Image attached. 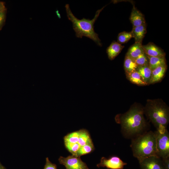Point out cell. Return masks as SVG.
I'll return each instance as SVG.
<instances>
[{
    "mask_svg": "<svg viewBox=\"0 0 169 169\" xmlns=\"http://www.w3.org/2000/svg\"><path fill=\"white\" fill-rule=\"evenodd\" d=\"M58 160L60 164L64 165L66 169H89L80 157L72 155L66 157L60 156Z\"/></svg>",
    "mask_w": 169,
    "mask_h": 169,
    "instance_id": "obj_6",
    "label": "cell"
},
{
    "mask_svg": "<svg viewBox=\"0 0 169 169\" xmlns=\"http://www.w3.org/2000/svg\"><path fill=\"white\" fill-rule=\"evenodd\" d=\"M0 169H6L5 167L3 166L0 161Z\"/></svg>",
    "mask_w": 169,
    "mask_h": 169,
    "instance_id": "obj_28",
    "label": "cell"
},
{
    "mask_svg": "<svg viewBox=\"0 0 169 169\" xmlns=\"http://www.w3.org/2000/svg\"><path fill=\"white\" fill-rule=\"evenodd\" d=\"M144 114V107L134 104L126 112L116 116L115 120L120 125L121 133L125 138L132 139L148 131L149 125Z\"/></svg>",
    "mask_w": 169,
    "mask_h": 169,
    "instance_id": "obj_1",
    "label": "cell"
},
{
    "mask_svg": "<svg viewBox=\"0 0 169 169\" xmlns=\"http://www.w3.org/2000/svg\"><path fill=\"white\" fill-rule=\"evenodd\" d=\"M139 163L141 169H166L162 159L157 156L146 158Z\"/></svg>",
    "mask_w": 169,
    "mask_h": 169,
    "instance_id": "obj_8",
    "label": "cell"
},
{
    "mask_svg": "<svg viewBox=\"0 0 169 169\" xmlns=\"http://www.w3.org/2000/svg\"><path fill=\"white\" fill-rule=\"evenodd\" d=\"M136 71L138 72L143 81L149 84L151 75L152 70L149 65L139 66Z\"/></svg>",
    "mask_w": 169,
    "mask_h": 169,
    "instance_id": "obj_14",
    "label": "cell"
},
{
    "mask_svg": "<svg viewBox=\"0 0 169 169\" xmlns=\"http://www.w3.org/2000/svg\"><path fill=\"white\" fill-rule=\"evenodd\" d=\"M105 6L96 11L94 18L92 19L85 18L79 19L72 13L69 4H67L65 5L67 17L68 19L72 23L73 28L75 32L77 37L82 38L83 36L86 37L93 40L98 46H102L98 34L95 32L94 30V24L100 12Z\"/></svg>",
    "mask_w": 169,
    "mask_h": 169,
    "instance_id": "obj_2",
    "label": "cell"
},
{
    "mask_svg": "<svg viewBox=\"0 0 169 169\" xmlns=\"http://www.w3.org/2000/svg\"><path fill=\"white\" fill-rule=\"evenodd\" d=\"M144 52L150 57H165L164 51L152 43L150 42L146 45H142Z\"/></svg>",
    "mask_w": 169,
    "mask_h": 169,
    "instance_id": "obj_9",
    "label": "cell"
},
{
    "mask_svg": "<svg viewBox=\"0 0 169 169\" xmlns=\"http://www.w3.org/2000/svg\"><path fill=\"white\" fill-rule=\"evenodd\" d=\"M44 169H57V165L52 163L48 157L46 158V163Z\"/></svg>",
    "mask_w": 169,
    "mask_h": 169,
    "instance_id": "obj_24",
    "label": "cell"
},
{
    "mask_svg": "<svg viewBox=\"0 0 169 169\" xmlns=\"http://www.w3.org/2000/svg\"><path fill=\"white\" fill-rule=\"evenodd\" d=\"M79 134V130L70 133L65 136L64 137V144H78Z\"/></svg>",
    "mask_w": 169,
    "mask_h": 169,
    "instance_id": "obj_20",
    "label": "cell"
},
{
    "mask_svg": "<svg viewBox=\"0 0 169 169\" xmlns=\"http://www.w3.org/2000/svg\"><path fill=\"white\" fill-rule=\"evenodd\" d=\"M130 147L133 156L139 161L151 156H157L155 132L148 131L132 138Z\"/></svg>",
    "mask_w": 169,
    "mask_h": 169,
    "instance_id": "obj_4",
    "label": "cell"
},
{
    "mask_svg": "<svg viewBox=\"0 0 169 169\" xmlns=\"http://www.w3.org/2000/svg\"><path fill=\"white\" fill-rule=\"evenodd\" d=\"M154 132L156 138L157 156L161 158H169V133L167 129Z\"/></svg>",
    "mask_w": 169,
    "mask_h": 169,
    "instance_id": "obj_5",
    "label": "cell"
},
{
    "mask_svg": "<svg viewBox=\"0 0 169 169\" xmlns=\"http://www.w3.org/2000/svg\"><path fill=\"white\" fill-rule=\"evenodd\" d=\"M166 67V65H162L152 70L149 84L155 83L161 81L165 74Z\"/></svg>",
    "mask_w": 169,
    "mask_h": 169,
    "instance_id": "obj_11",
    "label": "cell"
},
{
    "mask_svg": "<svg viewBox=\"0 0 169 169\" xmlns=\"http://www.w3.org/2000/svg\"><path fill=\"white\" fill-rule=\"evenodd\" d=\"M138 66L134 60L126 54L124 62L125 73H129L135 71Z\"/></svg>",
    "mask_w": 169,
    "mask_h": 169,
    "instance_id": "obj_18",
    "label": "cell"
},
{
    "mask_svg": "<svg viewBox=\"0 0 169 169\" xmlns=\"http://www.w3.org/2000/svg\"><path fill=\"white\" fill-rule=\"evenodd\" d=\"M130 19L133 27L146 24L143 15L134 6L132 9Z\"/></svg>",
    "mask_w": 169,
    "mask_h": 169,
    "instance_id": "obj_10",
    "label": "cell"
},
{
    "mask_svg": "<svg viewBox=\"0 0 169 169\" xmlns=\"http://www.w3.org/2000/svg\"><path fill=\"white\" fill-rule=\"evenodd\" d=\"M6 8L3 2L0 1V12H5Z\"/></svg>",
    "mask_w": 169,
    "mask_h": 169,
    "instance_id": "obj_27",
    "label": "cell"
},
{
    "mask_svg": "<svg viewBox=\"0 0 169 169\" xmlns=\"http://www.w3.org/2000/svg\"><path fill=\"white\" fill-rule=\"evenodd\" d=\"M147 57L149 60V65L152 70L159 66L166 65L165 57Z\"/></svg>",
    "mask_w": 169,
    "mask_h": 169,
    "instance_id": "obj_16",
    "label": "cell"
},
{
    "mask_svg": "<svg viewBox=\"0 0 169 169\" xmlns=\"http://www.w3.org/2000/svg\"><path fill=\"white\" fill-rule=\"evenodd\" d=\"M80 134L78 144L81 147L92 141L88 132L85 129L79 130Z\"/></svg>",
    "mask_w": 169,
    "mask_h": 169,
    "instance_id": "obj_19",
    "label": "cell"
},
{
    "mask_svg": "<svg viewBox=\"0 0 169 169\" xmlns=\"http://www.w3.org/2000/svg\"><path fill=\"white\" fill-rule=\"evenodd\" d=\"M121 44L117 42L113 41L106 49L109 59L110 60L114 59L121 52L124 48Z\"/></svg>",
    "mask_w": 169,
    "mask_h": 169,
    "instance_id": "obj_12",
    "label": "cell"
},
{
    "mask_svg": "<svg viewBox=\"0 0 169 169\" xmlns=\"http://www.w3.org/2000/svg\"><path fill=\"white\" fill-rule=\"evenodd\" d=\"M133 37L132 32H122L119 33L117 37V41L119 44H124L127 42Z\"/></svg>",
    "mask_w": 169,
    "mask_h": 169,
    "instance_id": "obj_22",
    "label": "cell"
},
{
    "mask_svg": "<svg viewBox=\"0 0 169 169\" xmlns=\"http://www.w3.org/2000/svg\"><path fill=\"white\" fill-rule=\"evenodd\" d=\"M161 159L166 169H169V158Z\"/></svg>",
    "mask_w": 169,
    "mask_h": 169,
    "instance_id": "obj_26",
    "label": "cell"
},
{
    "mask_svg": "<svg viewBox=\"0 0 169 169\" xmlns=\"http://www.w3.org/2000/svg\"><path fill=\"white\" fill-rule=\"evenodd\" d=\"M125 74L127 79L132 83L141 86L147 85L143 81L139 74L136 70L125 73Z\"/></svg>",
    "mask_w": 169,
    "mask_h": 169,
    "instance_id": "obj_17",
    "label": "cell"
},
{
    "mask_svg": "<svg viewBox=\"0 0 169 169\" xmlns=\"http://www.w3.org/2000/svg\"><path fill=\"white\" fill-rule=\"evenodd\" d=\"M94 149V144L92 141H91L81 147L74 156L80 157L92 152Z\"/></svg>",
    "mask_w": 169,
    "mask_h": 169,
    "instance_id": "obj_21",
    "label": "cell"
},
{
    "mask_svg": "<svg viewBox=\"0 0 169 169\" xmlns=\"http://www.w3.org/2000/svg\"><path fill=\"white\" fill-rule=\"evenodd\" d=\"M144 52L142 44L135 43L129 48L126 55L134 60Z\"/></svg>",
    "mask_w": 169,
    "mask_h": 169,
    "instance_id": "obj_15",
    "label": "cell"
},
{
    "mask_svg": "<svg viewBox=\"0 0 169 169\" xmlns=\"http://www.w3.org/2000/svg\"><path fill=\"white\" fill-rule=\"evenodd\" d=\"M135 43L142 44V41L146 33V24L139 26L133 27L132 31Z\"/></svg>",
    "mask_w": 169,
    "mask_h": 169,
    "instance_id": "obj_13",
    "label": "cell"
},
{
    "mask_svg": "<svg viewBox=\"0 0 169 169\" xmlns=\"http://www.w3.org/2000/svg\"><path fill=\"white\" fill-rule=\"evenodd\" d=\"M144 110V114L156 131L167 129L169 122V108L162 100H148Z\"/></svg>",
    "mask_w": 169,
    "mask_h": 169,
    "instance_id": "obj_3",
    "label": "cell"
},
{
    "mask_svg": "<svg viewBox=\"0 0 169 169\" xmlns=\"http://www.w3.org/2000/svg\"><path fill=\"white\" fill-rule=\"evenodd\" d=\"M5 12H0V29L5 22Z\"/></svg>",
    "mask_w": 169,
    "mask_h": 169,
    "instance_id": "obj_25",
    "label": "cell"
},
{
    "mask_svg": "<svg viewBox=\"0 0 169 169\" xmlns=\"http://www.w3.org/2000/svg\"><path fill=\"white\" fill-rule=\"evenodd\" d=\"M127 164L119 157L114 156L108 159L102 157L100 163L96 166L98 167H105L108 169H123Z\"/></svg>",
    "mask_w": 169,
    "mask_h": 169,
    "instance_id": "obj_7",
    "label": "cell"
},
{
    "mask_svg": "<svg viewBox=\"0 0 169 169\" xmlns=\"http://www.w3.org/2000/svg\"><path fill=\"white\" fill-rule=\"evenodd\" d=\"M134 61L138 66L149 65L148 58L145 52L140 55Z\"/></svg>",
    "mask_w": 169,
    "mask_h": 169,
    "instance_id": "obj_23",
    "label": "cell"
}]
</instances>
